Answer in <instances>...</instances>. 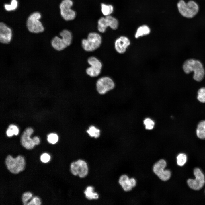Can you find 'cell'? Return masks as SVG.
Returning a JSON list of instances; mask_svg holds the SVG:
<instances>
[{"label":"cell","instance_id":"obj_7","mask_svg":"<svg viewBox=\"0 0 205 205\" xmlns=\"http://www.w3.org/2000/svg\"><path fill=\"white\" fill-rule=\"evenodd\" d=\"M73 4L72 0H63L60 5V14L65 20H72L75 18L76 13L71 8Z\"/></svg>","mask_w":205,"mask_h":205},{"label":"cell","instance_id":"obj_32","mask_svg":"<svg viewBox=\"0 0 205 205\" xmlns=\"http://www.w3.org/2000/svg\"><path fill=\"white\" fill-rule=\"evenodd\" d=\"M196 134L197 137L202 139H205V131L197 128L196 130Z\"/></svg>","mask_w":205,"mask_h":205},{"label":"cell","instance_id":"obj_26","mask_svg":"<svg viewBox=\"0 0 205 205\" xmlns=\"http://www.w3.org/2000/svg\"><path fill=\"white\" fill-rule=\"evenodd\" d=\"M187 156L184 153L179 154L177 157V163L178 165L180 166L183 165L187 161Z\"/></svg>","mask_w":205,"mask_h":205},{"label":"cell","instance_id":"obj_15","mask_svg":"<svg viewBox=\"0 0 205 205\" xmlns=\"http://www.w3.org/2000/svg\"><path fill=\"white\" fill-rule=\"evenodd\" d=\"M130 44L129 39L127 37L121 36L118 38L114 42V48L118 53H124Z\"/></svg>","mask_w":205,"mask_h":205},{"label":"cell","instance_id":"obj_3","mask_svg":"<svg viewBox=\"0 0 205 205\" xmlns=\"http://www.w3.org/2000/svg\"><path fill=\"white\" fill-rule=\"evenodd\" d=\"M41 17L40 13L38 12L32 13L28 17L26 22V26L29 32L38 34L44 31V27L40 20Z\"/></svg>","mask_w":205,"mask_h":205},{"label":"cell","instance_id":"obj_21","mask_svg":"<svg viewBox=\"0 0 205 205\" xmlns=\"http://www.w3.org/2000/svg\"><path fill=\"white\" fill-rule=\"evenodd\" d=\"M105 17L108 26L113 30H116L118 28V22L116 18L110 15L106 16Z\"/></svg>","mask_w":205,"mask_h":205},{"label":"cell","instance_id":"obj_34","mask_svg":"<svg viewBox=\"0 0 205 205\" xmlns=\"http://www.w3.org/2000/svg\"><path fill=\"white\" fill-rule=\"evenodd\" d=\"M197 128L201 129L205 131V120L200 122L198 124Z\"/></svg>","mask_w":205,"mask_h":205},{"label":"cell","instance_id":"obj_31","mask_svg":"<svg viewBox=\"0 0 205 205\" xmlns=\"http://www.w3.org/2000/svg\"><path fill=\"white\" fill-rule=\"evenodd\" d=\"M41 202L40 198L36 196L34 197L26 205H40Z\"/></svg>","mask_w":205,"mask_h":205},{"label":"cell","instance_id":"obj_24","mask_svg":"<svg viewBox=\"0 0 205 205\" xmlns=\"http://www.w3.org/2000/svg\"><path fill=\"white\" fill-rule=\"evenodd\" d=\"M87 132L90 136L95 138L99 137L100 135V130L93 126L89 127V129L87 131Z\"/></svg>","mask_w":205,"mask_h":205},{"label":"cell","instance_id":"obj_27","mask_svg":"<svg viewBox=\"0 0 205 205\" xmlns=\"http://www.w3.org/2000/svg\"><path fill=\"white\" fill-rule=\"evenodd\" d=\"M58 136L56 133H51L47 135V140L50 143L54 144L58 142Z\"/></svg>","mask_w":205,"mask_h":205},{"label":"cell","instance_id":"obj_4","mask_svg":"<svg viewBox=\"0 0 205 205\" xmlns=\"http://www.w3.org/2000/svg\"><path fill=\"white\" fill-rule=\"evenodd\" d=\"M102 42V38L99 34L90 32L88 34L87 39H84L81 41L82 46L87 52L93 51L98 48Z\"/></svg>","mask_w":205,"mask_h":205},{"label":"cell","instance_id":"obj_13","mask_svg":"<svg viewBox=\"0 0 205 205\" xmlns=\"http://www.w3.org/2000/svg\"><path fill=\"white\" fill-rule=\"evenodd\" d=\"M33 132V129L31 127H28L24 130L21 136V143L22 146L27 149H32L35 145L33 138L30 137Z\"/></svg>","mask_w":205,"mask_h":205},{"label":"cell","instance_id":"obj_1","mask_svg":"<svg viewBox=\"0 0 205 205\" xmlns=\"http://www.w3.org/2000/svg\"><path fill=\"white\" fill-rule=\"evenodd\" d=\"M184 71L186 74L194 72L193 78L197 81H200L204 78L205 71L202 63L199 60L189 59L184 62L183 65Z\"/></svg>","mask_w":205,"mask_h":205},{"label":"cell","instance_id":"obj_12","mask_svg":"<svg viewBox=\"0 0 205 205\" xmlns=\"http://www.w3.org/2000/svg\"><path fill=\"white\" fill-rule=\"evenodd\" d=\"M13 37L11 29L3 22L0 23V41L4 45L9 44L11 42Z\"/></svg>","mask_w":205,"mask_h":205},{"label":"cell","instance_id":"obj_30","mask_svg":"<svg viewBox=\"0 0 205 205\" xmlns=\"http://www.w3.org/2000/svg\"><path fill=\"white\" fill-rule=\"evenodd\" d=\"M32 194L30 192L24 193L22 195V200L24 205H27V202L32 197Z\"/></svg>","mask_w":205,"mask_h":205},{"label":"cell","instance_id":"obj_28","mask_svg":"<svg viewBox=\"0 0 205 205\" xmlns=\"http://www.w3.org/2000/svg\"><path fill=\"white\" fill-rule=\"evenodd\" d=\"M197 98L202 102H205V88L202 87L199 89L198 92Z\"/></svg>","mask_w":205,"mask_h":205},{"label":"cell","instance_id":"obj_5","mask_svg":"<svg viewBox=\"0 0 205 205\" xmlns=\"http://www.w3.org/2000/svg\"><path fill=\"white\" fill-rule=\"evenodd\" d=\"M5 163L8 169L15 174H18L23 170L25 166L24 158L20 155L13 158L11 155H8L5 159Z\"/></svg>","mask_w":205,"mask_h":205},{"label":"cell","instance_id":"obj_19","mask_svg":"<svg viewBox=\"0 0 205 205\" xmlns=\"http://www.w3.org/2000/svg\"><path fill=\"white\" fill-rule=\"evenodd\" d=\"M108 25L106 17H102L98 22V29L101 33L104 32Z\"/></svg>","mask_w":205,"mask_h":205},{"label":"cell","instance_id":"obj_8","mask_svg":"<svg viewBox=\"0 0 205 205\" xmlns=\"http://www.w3.org/2000/svg\"><path fill=\"white\" fill-rule=\"evenodd\" d=\"M96 86L98 92L100 94H103L112 89L114 87L115 83L112 78L104 76L98 79Z\"/></svg>","mask_w":205,"mask_h":205},{"label":"cell","instance_id":"obj_10","mask_svg":"<svg viewBox=\"0 0 205 205\" xmlns=\"http://www.w3.org/2000/svg\"><path fill=\"white\" fill-rule=\"evenodd\" d=\"M87 62L90 67L86 69L87 74L91 77L98 76L101 73L102 66L100 60L96 57L91 56L88 59Z\"/></svg>","mask_w":205,"mask_h":205},{"label":"cell","instance_id":"obj_16","mask_svg":"<svg viewBox=\"0 0 205 205\" xmlns=\"http://www.w3.org/2000/svg\"><path fill=\"white\" fill-rule=\"evenodd\" d=\"M50 45L52 48L57 51L63 50L69 46L63 39L57 36H55L52 39Z\"/></svg>","mask_w":205,"mask_h":205},{"label":"cell","instance_id":"obj_9","mask_svg":"<svg viewBox=\"0 0 205 205\" xmlns=\"http://www.w3.org/2000/svg\"><path fill=\"white\" fill-rule=\"evenodd\" d=\"M194 174L195 177V179H189L187 183L189 187L195 190H198L202 188L205 183L204 175L198 168H195Z\"/></svg>","mask_w":205,"mask_h":205},{"label":"cell","instance_id":"obj_14","mask_svg":"<svg viewBox=\"0 0 205 205\" xmlns=\"http://www.w3.org/2000/svg\"><path fill=\"white\" fill-rule=\"evenodd\" d=\"M119 183L123 190L126 192L130 191L136 184V180L134 178H130L126 174L122 175L120 176Z\"/></svg>","mask_w":205,"mask_h":205},{"label":"cell","instance_id":"obj_22","mask_svg":"<svg viewBox=\"0 0 205 205\" xmlns=\"http://www.w3.org/2000/svg\"><path fill=\"white\" fill-rule=\"evenodd\" d=\"M93 188L92 186H88L84 192L86 197L88 199H97L98 198V194L93 192Z\"/></svg>","mask_w":205,"mask_h":205},{"label":"cell","instance_id":"obj_2","mask_svg":"<svg viewBox=\"0 0 205 205\" xmlns=\"http://www.w3.org/2000/svg\"><path fill=\"white\" fill-rule=\"evenodd\" d=\"M177 7L180 13L183 17L192 18L195 16L199 11L198 4L192 0L187 3L183 0H180L177 4Z\"/></svg>","mask_w":205,"mask_h":205},{"label":"cell","instance_id":"obj_17","mask_svg":"<svg viewBox=\"0 0 205 205\" xmlns=\"http://www.w3.org/2000/svg\"><path fill=\"white\" fill-rule=\"evenodd\" d=\"M151 32V29L147 25H144L140 26L137 28L135 34V37L138 38L149 34Z\"/></svg>","mask_w":205,"mask_h":205},{"label":"cell","instance_id":"obj_11","mask_svg":"<svg viewBox=\"0 0 205 205\" xmlns=\"http://www.w3.org/2000/svg\"><path fill=\"white\" fill-rule=\"evenodd\" d=\"M88 171L87 163L83 160H79L71 164V171L75 175H78L80 177H84L87 174Z\"/></svg>","mask_w":205,"mask_h":205},{"label":"cell","instance_id":"obj_23","mask_svg":"<svg viewBox=\"0 0 205 205\" xmlns=\"http://www.w3.org/2000/svg\"><path fill=\"white\" fill-rule=\"evenodd\" d=\"M101 7L102 12L106 16L110 15L113 11L114 8L111 5L102 3Z\"/></svg>","mask_w":205,"mask_h":205},{"label":"cell","instance_id":"obj_20","mask_svg":"<svg viewBox=\"0 0 205 205\" xmlns=\"http://www.w3.org/2000/svg\"><path fill=\"white\" fill-rule=\"evenodd\" d=\"M19 132L18 127L15 125L11 124L9 125L6 131V134L8 137H11L13 135H17Z\"/></svg>","mask_w":205,"mask_h":205},{"label":"cell","instance_id":"obj_18","mask_svg":"<svg viewBox=\"0 0 205 205\" xmlns=\"http://www.w3.org/2000/svg\"><path fill=\"white\" fill-rule=\"evenodd\" d=\"M59 35L64 40L69 46L71 45L72 39V35L71 32L68 30H64L60 33Z\"/></svg>","mask_w":205,"mask_h":205},{"label":"cell","instance_id":"obj_29","mask_svg":"<svg viewBox=\"0 0 205 205\" xmlns=\"http://www.w3.org/2000/svg\"><path fill=\"white\" fill-rule=\"evenodd\" d=\"M144 124L146 129L149 130L152 129L154 126L155 123L151 119L147 118L144 120Z\"/></svg>","mask_w":205,"mask_h":205},{"label":"cell","instance_id":"obj_35","mask_svg":"<svg viewBox=\"0 0 205 205\" xmlns=\"http://www.w3.org/2000/svg\"><path fill=\"white\" fill-rule=\"evenodd\" d=\"M32 138L35 145H38L40 142V140L39 137L37 136H35Z\"/></svg>","mask_w":205,"mask_h":205},{"label":"cell","instance_id":"obj_33","mask_svg":"<svg viewBox=\"0 0 205 205\" xmlns=\"http://www.w3.org/2000/svg\"><path fill=\"white\" fill-rule=\"evenodd\" d=\"M50 159V156L47 153H44L42 154L40 157L41 161L44 163L48 162Z\"/></svg>","mask_w":205,"mask_h":205},{"label":"cell","instance_id":"obj_25","mask_svg":"<svg viewBox=\"0 0 205 205\" xmlns=\"http://www.w3.org/2000/svg\"><path fill=\"white\" fill-rule=\"evenodd\" d=\"M18 4L17 0H11L10 4H5L4 8L5 9L8 11H13L17 8Z\"/></svg>","mask_w":205,"mask_h":205},{"label":"cell","instance_id":"obj_6","mask_svg":"<svg viewBox=\"0 0 205 205\" xmlns=\"http://www.w3.org/2000/svg\"><path fill=\"white\" fill-rule=\"evenodd\" d=\"M167 165L166 161L161 159L156 162L153 167V173L163 181L169 180L171 175V173L169 170L165 169Z\"/></svg>","mask_w":205,"mask_h":205}]
</instances>
